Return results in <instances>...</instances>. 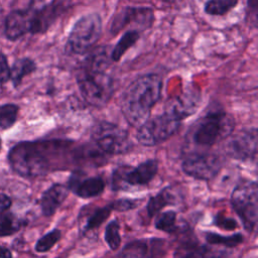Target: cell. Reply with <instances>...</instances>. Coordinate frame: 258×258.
<instances>
[{
    "label": "cell",
    "mask_w": 258,
    "mask_h": 258,
    "mask_svg": "<svg viewBox=\"0 0 258 258\" xmlns=\"http://www.w3.org/2000/svg\"><path fill=\"white\" fill-rule=\"evenodd\" d=\"M8 160L17 174L37 177L81 160V148L74 147V141L67 139L22 141L10 149Z\"/></svg>",
    "instance_id": "1"
},
{
    "label": "cell",
    "mask_w": 258,
    "mask_h": 258,
    "mask_svg": "<svg viewBox=\"0 0 258 258\" xmlns=\"http://www.w3.org/2000/svg\"><path fill=\"white\" fill-rule=\"evenodd\" d=\"M112 62L107 47L101 46L94 48L76 69L75 76L81 95L94 107H104L113 95L114 79L109 74Z\"/></svg>",
    "instance_id": "2"
},
{
    "label": "cell",
    "mask_w": 258,
    "mask_h": 258,
    "mask_svg": "<svg viewBox=\"0 0 258 258\" xmlns=\"http://www.w3.org/2000/svg\"><path fill=\"white\" fill-rule=\"evenodd\" d=\"M161 91L162 80L156 74L142 75L131 82L120 99L121 111L126 121L137 128L143 124L159 101Z\"/></svg>",
    "instance_id": "3"
},
{
    "label": "cell",
    "mask_w": 258,
    "mask_h": 258,
    "mask_svg": "<svg viewBox=\"0 0 258 258\" xmlns=\"http://www.w3.org/2000/svg\"><path fill=\"white\" fill-rule=\"evenodd\" d=\"M233 118L221 108L209 110L192 125L190 141L196 146L210 147L227 138L233 131Z\"/></svg>",
    "instance_id": "4"
},
{
    "label": "cell",
    "mask_w": 258,
    "mask_h": 258,
    "mask_svg": "<svg viewBox=\"0 0 258 258\" xmlns=\"http://www.w3.org/2000/svg\"><path fill=\"white\" fill-rule=\"evenodd\" d=\"M102 29L103 23L99 13L92 12L81 16L69 33L66 52L69 54H84L88 52L100 39Z\"/></svg>",
    "instance_id": "5"
},
{
    "label": "cell",
    "mask_w": 258,
    "mask_h": 258,
    "mask_svg": "<svg viewBox=\"0 0 258 258\" xmlns=\"http://www.w3.org/2000/svg\"><path fill=\"white\" fill-rule=\"evenodd\" d=\"M91 138L94 145L105 155L124 154L133 147L128 132L107 121L99 122L93 127Z\"/></svg>",
    "instance_id": "6"
},
{
    "label": "cell",
    "mask_w": 258,
    "mask_h": 258,
    "mask_svg": "<svg viewBox=\"0 0 258 258\" xmlns=\"http://www.w3.org/2000/svg\"><path fill=\"white\" fill-rule=\"evenodd\" d=\"M181 121L164 110L161 114L149 117L137 128L136 137L144 146H154L169 139L178 130Z\"/></svg>",
    "instance_id": "7"
},
{
    "label": "cell",
    "mask_w": 258,
    "mask_h": 258,
    "mask_svg": "<svg viewBox=\"0 0 258 258\" xmlns=\"http://www.w3.org/2000/svg\"><path fill=\"white\" fill-rule=\"evenodd\" d=\"M231 204L246 231L253 232L258 220V187L256 181L246 180L232 191Z\"/></svg>",
    "instance_id": "8"
},
{
    "label": "cell",
    "mask_w": 258,
    "mask_h": 258,
    "mask_svg": "<svg viewBox=\"0 0 258 258\" xmlns=\"http://www.w3.org/2000/svg\"><path fill=\"white\" fill-rule=\"evenodd\" d=\"M158 162L156 159H147L136 167L121 165L112 173V189L124 190L132 185H146L156 175Z\"/></svg>",
    "instance_id": "9"
},
{
    "label": "cell",
    "mask_w": 258,
    "mask_h": 258,
    "mask_svg": "<svg viewBox=\"0 0 258 258\" xmlns=\"http://www.w3.org/2000/svg\"><path fill=\"white\" fill-rule=\"evenodd\" d=\"M223 166L220 156L209 152H190L182 160L183 172L194 178L210 180Z\"/></svg>",
    "instance_id": "10"
},
{
    "label": "cell",
    "mask_w": 258,
    "mask_h": 258,
    "mask_svg": "<svg viewBox=\"0 0 258 258\" xmlns=\"http://www.w3.org/2000/svg\"><path fill=\"white\" fill-rule=\"evenodd\" d=\"M154 21L153 10L144 6H127L115 14L111 21L110 32L117 34L127 25L136 24L139 28H150Z\"/></svg>",
    "instance_id": "11"
},
{
    "label": "cell",
    "mask_w": 258,
    "mask_h": 258,
    "mask_svg": "<svg viewBox=\"0 0 258 258\" xmlns=\"http://www.w3.org/2000/svg\"><path fill=\"white\" fill-rule=\"evenodd\" d=\"M69 0H52L38 8L31 7L30 33H42L70 7Z\"/></svg>",
    "instance_id": "12"
},
{
    "label": "cell",
    "mask_w": 258,
    "mask_h": 258,
    "mask_svg": "<svg viewBox=\"0 0 258 258\" xmlns=\"http://www.w3.org/2000/svg\"><path fill=\"white\" fill-rule=\"evenodd\" d=\"M167 251V241L161 238L134 240L126 244L120 253L121 258H162Z\"/></svg>",
    "instance_id": "13"
},
{
    "label": "cell",
    "mask_w": 258,
    "mask_h": 258,
    "mask_svg": "<svg viewBox=\"0 0 258 258\" xmlns=\"http://www.w3.org/2000/svg\"><path fill=\"white\" fill-rule=\"evenodd\" d=\"M227 153L240 160H254L257 154V130L250 128L238 132L226 145Z\"/></svg>",
    "instance_id": "14"
},
{
    "label": "cell",
    "mask_w": 258,
    "mask_h": 258,
    "mask_svg": "<svg viewBox=\"0 0 258 258\" xmlns=\"http://www.w3.org/2000/svg\"><path fill=\"white\" fill-rule=\"evenodd\" d=\"M68 188L82 199H90L104 191L105 182L99 176L82 178V172L75 171L69 178Z\"/></svg>",
    "instance_id": "15"
},
{
    "label": "cell",
    "mask_w": 258,
    "mask_h": 258,
    "mask_svg": "<svg viewBox=\"0 0 258 258\" xmlns=\"http://www.w3.org/2000/svg\"><path fill=\"white\" fill-rule=\"evenodd\" d=\"M200 100L201 97L198 92L194 90L186 91L168 100L164 110H167L175 117H177L180 121H182L197 111Z\"/></svg>",
    "instance_id": "16"
},
{
    "label": "cell",
    "mask_w": 258,
    "mask_h": 258,
    "mask_svg": "<svg viewBox=\"0 0 258 258\" xmlns=\"http://www.w3.org/2000/svg\"><path fill=\"white\" fill-rule=\"evenodd\" d=\"M227 251L201 245L198 241L185 240L174 251L173 258H226Z\"/></svg>",
    "instance_id": "17"
},
{
    "label": "cell",
    "mask_w": 258,
    "mask_h": 258,
    "mask_svg": "<svg viewBox=\"0 0 258 258\" xmlns=\"http://www.w3.org/2000/svg\"><path fill=\"white\" fill-rule=\"evenodd\" d=\"M31 7L25 10H14L5 19V35L10 40H16L26 33H30Z\"/></svg>",
    "instance_id": "18"
},
{
    "label": "cell",
    "mask_w": 258,
    "mask_h": 258,
    "mask_svg": "<svg viewBox=\"0 0 258 258\" xmlns=\"http://www.w3.org/2000/svg\"><path fill=\"white\" fill-rule=\"evenodd\" d=\"M69 188L61 183H54L48 187L40 198V208L43 216L51 217L69 196Z\"/></svg>",
    "instance_id": "19"
},
{
    "label": "cell",
    "mask_w": 258,
    "mask_h": 258,
    "mask_svg": "<svg viewBox=\"0 0 258 258\" xmlns=\"http://www.w3.org/2000/svg\"><path fill=\"white\" fill-rule=\"evenodd\" d=\"M175 198L170 191V187L166 186L162 188L156 196L151 197L146 205V211L150 218L157 215L164 207L168 205H174Z\"/></svg>",
    "instance_id": "20"
},
{
    "label": "cell",
    "mask_w": 258,
    "mask_h": 258,
    "mask_svg": "<svg viewBox=\"0 0 258 258\" xmlns=\"http://www.w3.org/2000/svg\"><path fill=\"white\" fill-rule=\"evenodd\" d=\"M36 70V63L28 57H22L13 63L10 68V80L12 81L14 87L21 84L24 77L32 74Z\"/></svg>",
    "instance_id": "21"
},
{
    "label": "cell",
    "mask_w": 258,
    "mask_h": 258,
    "mask_svg": "<svg viewBox=\"0 0 258 258\" xmlns=\"http://www.w3.org/2000/svg\"><path fill=\"white\" fill-rule=\"evenodd\" d=\"M139 39V31L136 29L127 30L118 40L116 45L111 51L110 57L112 61H119L124 53Z\"/></svg>",
    "instance_id": "22"
},
{
    "label": "cell",
    "mask_w": 258,
    "mask_h": 258,
    "mask_svg": "<svg viewBox=\"0 0 258 258\" xmlns=\"http://www.w3.org/2000/svg\"><path fill=\"white\" fill-rule=\"evenodd\" d=\"M154 227L168 234L175 233L178 230V226L176 225V213L174 211L158 213L154 220Z\"/></svg>",
    "instance_id": "23"
},
{
    "label": "cell",
    "mask_w": 258,
    "mask_h": 258,
    "mask_svg": "<svg viewBox=\"0 0 258 258\" xmlns=\"http://www.w3.org/2000/svg\"><path fill=\"white\" fill-rule=\"evenodd\" d=\"M239 0H208L205 3V13L213 16H222L233 9Z\"/></svg>",
    "instance_id": "24"
},
{
    "label": "cell",
    "mask_w": 258,
    "mask_h": 258,
    "mask_svg": "<svg viewBox=\"0 0 258 258\" xmlns=\"http://www.w3.org/2000/svg\"><path fill=\"white\" fill-rule=\"evenodd\" d=\"M206 241L211 245H222L227 248H234L241 244L244 240V237L240 233H236L230 236H223L213 232L206 233Z\"/></svg>",
    "instance_id": "25"
},
{
    "label": "cell",
    "mask_w": 258,
    "mask_h": 258,
    "mask_svg": "<svg viewBox=\"0 0 258 258\" xmlns=\"http://www.w3.org/2000/svg\"><path fill=\"white\" fill-rule=\"evenodd\" d=\"M112 211H113V209H112L111 204H109V205H107L105 207L96 209L90 215V217L88 218L84 230L85 231H92L94 229L99 228L108 219V217L110 216Z\"/></svg>",
    "instance_id": "26"
},
{
    "label": "cell",
    "mask_w": 258,
    "mask_h": 258,
    "mask_svg": "<svg viewBox=\"0 0 258 258\" xmlns=\"http://www.w3.org/2000/svg\"><path fill=\"white\" fill-rule=\"evenodd\" d=\"M21 227V222L10 213L0 214V237L16 233Z\"/></svg>",
    "instance_id": "27"
},
{
    "label": "cell",
    "mask_w": 258,
    "mask_h": 258,
    "mask_svg": "<svg viewBox=\"0 0 258 258\" xmlns=\"http://www.w3.org/2000/svg\"><path fill=\"white\" fill-rule=\"evenodd\" d=\"M19 108L15 104H3L0 106V128L8 129L17 119Z\"/></svg>",
    "instance_id": "28"
},
{
    "label": "cell",
    "mask_w": 258,
    "mask_h": 258,
    "mask_svg": "<svg viewBox=\"0 0 258 258\" xmlns=\"http://www.w3.org/2000/svg\"><path fill=\"white\" fill-rule=\"evenodd\" d=\"M104 239L111 250H117L121 244L120 225L117 220H112L108 223L105 229Z\"/></svg>",
    "instance_id": "29"
},
{
    "label": "cell",
    "mask_w": 258,
    "mask_h": 258,
    "mask_svg": "<svg viewBox=\"0 0 258 258\" xmlns=\"http://www.w3.org/2000/svg\"><path fill=\"white\" fill-rule=\"evenodd\" d=\"M61 238V232L58 229H53L50 232L39 238L35 244V251L39 253L49 251Z\"/></svg>",
    "instance_id": "30"
},
{
    "label": "cell",
    "mask_w": 258,
    "mask_h": 258,
    "mask_svg": "<svg viewBox=\"0 0 258 258\" xmlns=\"http://www.w3.org/2000/svg\"><path fill=\"white\" fill-rule=\"evenodd\" d=\"M112 209L120 212H125L129 210H133L137 208L138 203L136 200H131V199H119L113 203H111Z\"/></svg>",
    "instance_id": "31"
},
{
    "label": "cell",
    "mask_w": 258,
    "mask_h": 258,
    "mask_svg": "<svg viewBox=\"0 0 258 258\" xmlns=\"http://www.w3.org/2000/svg\"><path fill=\"white\" fill-rule=\"evenodd\" d=\"M257 12H258V0H247V19L253 22V25L257 24Z\"/></svg>",
    "instance_id": "32"
},
{
    "label": "cell",
    "mask_w": 258,
    "mask_h": 258,
    "mask_svg": "<svg viewBox=\"0 0 258 258\" xmlns=\"http://www.w3.org/2000/svg\"><path fill=\"white\" fill-rule=\"evenodd\" d=\"M10 80V67L6 56L0 51V83H6Z\"/></svg>",
    "instance_id": "33"
},
{
    "label": "cell",
    "mask_w": 258,
    "mask_h": 258,
    "mask_svg": "<svg viewBox=\"0 0 258 258\" xmlns=\"http://www.w3.org/2000/svg\"><path fill=\"white\" fill-rule=\"evenodd\" d=\"M215 224L221 228H224L226 230H234L236 229L238 226H237V222L232 219V218H226V217H222L220 215H217L215 217V220H214Z\"/></svg>",
    "instance_id": "34"
},
{
    "label": "cell",
    "mask_w": 258,
    "mask_h": 258,
    "mask_svg": "<svg viewBox=\"0 0 258 258\" xmlns=\"http://www.w3.org/2000/svg\"><path fill=\"white\" fill-rule=\"evenodd\" d=\"M11 206V200L3 194H0V214L6 212Z\"/></svg>",
    "instance_id": "35"
},
{
    "label": "cell",
    "mask_w": 258,
    "mask_h": 258,
    "mask_svg": "<svg viewBox=\"0 0 258 258\" xmlns=\"http://www.w3.org/2000/svg\"><path fill=\"white\" fill-rule=\"evenodd\" d=\"M0 258H12L10 250L4 246H0Z\"/></svg>",
    "instance_id": "36"
},
{
    "label": "cell",
    "mask_w": 258,
    "mask_h": 258,
    "mask_svg": "<svg viewBox=\"0 0 258 258\" xmlns=\"http://www.w3.org/2000/svg\"><path fill=\"white\" fill-rule=\"evenodd\" d=\"M164 1H168V2L170 1V2H172V1H176V0H164Z\"/></svg>",
    "instance_id": "37"
},
{
    "label": "cell",
    "mask_w": 258,
    "mask_h": 258,
    "mask_svg": "<svg viewBox=\"0 0 258 258\" xmlns=\"http://www.w3.org/2000/svg\"><path fill=\"white\" fill-rule=\"evenodd\" d=\"M0 150H1V140H0Z\"/></svg>",
    "instance_id": "38"
}]
</instances>
